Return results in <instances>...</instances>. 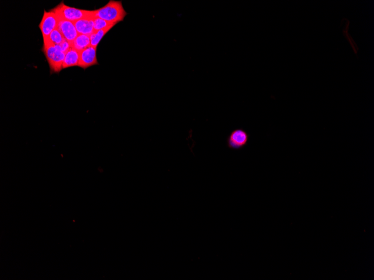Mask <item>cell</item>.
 <instances>
[{"instance_id": "277c9868", "label": "cell", "mask_w": 374, "mask_h": 280, "mask_svg": "<svg viewBox=\"0 0 374 280\" xmlns=\"http://www.w3.org/2000/svg\"><path fill=\"white\" fill-rule=\"evenodd\" d=\"M249 134L242 128H237L229 134L227 140V146L229 149L239 151L248 145Z\"/></svg>"}, {"instance_id": "6da1fadb", "label": "cell", "mask_w": 374, "mask_h": 280, "mask_svg": "<svg viewBox=\"0 0 374 280\" xmlns=\"http://www.w3.org/2000/svg\"><path fill=\"white\" fill-rule=\"evenodd\" d=\"M127 15L121 1L111 0L105 6L94 10V17L115 25L122 22Z\"/></svg>"}, {"instance_id": "8992f818", "label": "cell", "mask_w": 374, "mask_h": 280, "mask_svg": "<svg viewBox=\"0 0 374 280\" xmlns=\"http://www.w3.org/2000/svg\"><path fill=\"white\" fill-rule=\"evenodd\" d=\"M96 48L89 46L80 53L79 67L86 70L92 66L98 65Z\"/></svg>"}, {"instance_id": "5bb4252c", "label": "cell", "mask_w": 374, "mask_h": 280, "mask_svg": "<svg viewBox=\"0 0 374 280\" xmlns=\"http://www.w3.org/2000/svg\"><path fill=\"white\" fill-rule=\"evenodd\" d=\"M57 46H58V47L59 48V49L61 50V51L65 54H66L67 52L69 51L72 47V44H71L70 42H68L67 41H66V39L62 44H61V45Z\"/></svg>"}, {"instance_id": "9c48e42d", "label": "cell", "mask_w": 374, "mask_h": 280, "mask_svg": "<svg viewBox=\"0 0 374 280\" xmlns=\"http://www.w3.org/2000/svg\"><path fill=\"white\" fill-rule=\"evenodd\" d=\"M79 60L80 52L72 47L65 54L62 69H65L71 67L78 66Z\"/></svg>"}, {"instance_id": "4fadbf2b", "label": "cell", "mask_w": 374, "mask_h": 280, "mask_svg": "<svg viewBox=\"0 0 374 280\" xmlns=\"http://www.w3.org/2000/svg\"><path fill=\"white\" fill-rule=\"evenodd\" d=\"M115 25V24H112L111 23L108 22L106 21H104V20L99 18H94V31H98L100 30H103L104 29H106V28L108 27H110L112 25Z\"/></svg>"}, {"instance_id": "ba28073f", "label": "cell", "mask_w": 374, "mask_h": 280, "mask_svg": "<svg viewBox=\"0 0 374 280\" xmlns=\"http://www.w3.org/2000/svg\"><path fill=\"white\" fill-rule=\"evenodd\" d=\"M94 18L83 19L74 23L79 34L90 36L94 33Z\"/></svg>"}, {"instance_id": "8fae6325", "label": "cell", "mask_w": 374, "mask_h": 280, "mask_svg": "<svg viewBox=\"0 0 374 280\" xmlns=\"http://www.w3.org/2000/svg\"><path fill=\"white\" fill-rule=\"evenodd\" d=\"M114 26L115 25H112L106 28V29L95 31L94 33L90 36L91 46L97 49L99 44L101 42L104 36H105Z\"/></svg>"}, {"instance_id": "7a4b0ae2", "label": "cell", "mask_w": 374, "mask_h": 280, "mask_svg": "<svg viewBox=\"0 0 374 280\" xmlns=\"http://www.w3.org/2000/svg\"><path fill=\"white\" fill-rule=\"evenodd\" d=\"M51 10L58 15L60 20L72 23L83 19L94 17V10H82L70 7L66 5L63 2Z\"/></svg>"}, {"instance_id": "30bf717a", "label": "cell", "mask_w": 374, "mask_h": 280, "mask_svg": "<svg viewBox=\"0 0 374 280\" xmlns=\"http://www.w3.org/2000/svg\"><path fill=\"white\" fill-rule=\"evenodd\" d=\"M91 46L90 37L89 35L79 34L72 44V48L78 51L81 52Z\"/></svg>"}, {"instance_id": "5b68a950", "label": "cell", "mask_w": 374, "mask_h": 280, "mask_svg": "<svg viewBox=\"0 0 374 280\" xmlns=\"http://www.w3.org/2000/svg\"><path fill=\"white\" fill-rule=\"evenodd\" d=\"M59 19L57 14L52 10H44L42 21L39 25L42 32L43 41H45L52 32L58 29Z\"/></svg>"}, {"instance_id": "52a82bcc", "label": "cell", "mask_w": 374, "mask_h": 280, "mask_svg": "<svg viewBox=\"0 0 374 280\" xmlns=\"http://www.w3.org/2000/svg\"><path fill=\"white\" fill-rule=\"evenodd\" d=\"M64 38L71 44L74 42L79 34L74 23L60 20L58 27Z\"/></svg>"}, {"instance_id": "3957f363", "label": "cell", "mask_w": 374, "mask_h": 280, "mask_svg": "<svg viewBox=\"0 0 374 280\" xmlns=\"http://www.w3.org/2000/svg\"><path fill=\"white\" fill-rule=\"evenodd\" d=\"M49 64L51 73H59L62 69L65 54L62 52L57 45H54L49 42H43L42 50Z\"/></svg>"}, {"instance_id": "7c38bea8", "label": "cell", "mask_w": 374, "mask_h": 280, "mask_svg": "<svg viewBox=\"0 0 374 280\" xmlns=\"http://www.w3.org/2000/svg\"><path fill=\"white\" fill-rule=\"evenodd\" d=\"M65 40V39L64 38L63 35L60 33L58 29H56L52 31L49 37L45 41H43V42L48 41L53 44L54 45H60Z\"/></svg>"}]
</instances>
